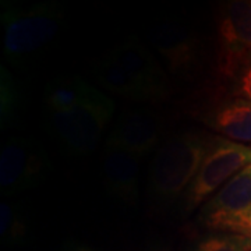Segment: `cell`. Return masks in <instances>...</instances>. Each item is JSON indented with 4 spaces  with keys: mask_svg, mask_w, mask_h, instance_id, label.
Segmentation results:
<instances>
[{
    "mask_svg": "<svg viewBox=\"0 0 251 251\" xmlns=\"http://www.w3.org/2000/svg\"><path fill=\"white\" fill-rule=\"evenodd\" d=\"M211 134L186 131L169 138L158 148L150 166V198L161 208L183 198L196 177Z\"/></svg>",
    "mask_w": 251,
    "mask_h": 251,
    "instance_id": "cell-1",
    "label": "cell"
},
{
    "mask_svg": "<svg viewBox=\"0 0 251 251\" xmlns=\"http://www.w3.org/2000/svg\"><path fill=\"white\" fill-rule=\"evenodd\" d=\"M4 54L13 63L35 54L62 32L66 9L60 1H45L31 7L10 3L1 6Z\"/></svg>",
    "mask_w": 251,
    "mask_h": 251,
    "instance_id": "cell-2",
    "label": "cell"
},
{
    "mask_svg": "<svg viewBox=\"0 0 251 251\" xmlns=\"http://www.w3.org/2000/svg\"><path fill=\"white\" fill-rule=\"evenodd\" d=\"M250 165V145L211 135L201 166L181 198L183 215L200 209L225 183Z\"/></svg>",
    "mask_w": 251,
    "mask_h": 251,
    "instance_id": "cell-3",
    "label": "cell"
},
{
    "mask_svg": "<svg viewBox=\"0 0 251 251\" xmlns=\"http://www.w3.org/2000/svg\"><path fill=\"white\" fill-rule=\"evenodd\" d=\"M115 113V102L94 90L78 106L67 112L49 113L53 133L73 155H88L97 150L105 127Z\"/></svg>",
    "mask_w": 251,
    "mask_h": 251,
    "instance_id": "cell-4",
    "label": "cell"
},
{
    "mask_svg": "<svg viewBox=\"0 0 251 251\" xmlns=\"http://www.w3.org/2000/svg\"><path fill=\"white\" fill-rule=\"evenodd\" d=\"M197 221L208 232L251 237V165L225 183L198 209Z\"/></svg>",
    "mask_w": 251,
    "mask_h": 251,
    "instance_id": "cell-5",
    "label": "cell"
},
{
    "mask_svg": "<svg viewBox=\"0 0 251 251\" xmlns=\"http://www.w3.org/2000/svg\"><path fill=\"white\" fill-rule=\"evenodd\" d=\"M251 57V0L221 4L216 16V74L230 80L244 60Z\"/></svg>",
    "mask_w": 251,
    "mask_h": 251,
    "instance_id": "cell-6",
    "label": "cell"
},
{
    "mask_svg": "<svg viewBox=\"0 0 251 251\" xmlns=\"http://www.w3.org/2000/svg\"><path fill=\"white\" fill-rule=\"evenodd\" d=\"M50 172L42 144L27 137H10L0 151V188L4 197L41 186Z\"/></svg>",
    "mask_w": 251,
    "mask_h": 251,
    "instance_id": "cell-7",
    "label": "cell"
},
{
    "mask_svg": "<svg viewBox=\"0 0 251 251\" xmlns=\"http://www.w3.org/2000/svg\"><path fill=\"white\" fill-rule=\"evenodd\" d=\"M194 116L221 137L251 147V103L234 97L226 87L198 102Z\"/></svg>",
    "mask_w": 251,
    "mask_h": 251,
    "instance_id": "cell-8",
    "label": "cell"
},
{
    "mask_svg": "<svg viewBox=\"0 0 251 251\" xmlns=\"http://www.w3.org/2000/svg\"><path fill=\"white\" fill-rule=\"evenodd\" d=\"M150 42L161 54L169 72L190 78L200 67V41L196 34L177 21H162L150 32Z\"/></svg>",
    "mask_w": 251,
    "mask_h": 251,
    "instance_id": "cell-9",
    "label": "cell"
},
{
    "mask_svg": "<svg viewBox=\"0 0 251 251\" xmlns=\"http://www.w3.org/2000/svg\"><path fill=\"white\" fill-rule=\"evenodd\" d=\"M135 82L145 91L150 102H162L171 95V82L153 53L135 38L117 44L112 50Z\"/></svg>",
    "mask_w": 251,
    "mask_h": 251,
    "instance_id": "cell-10",
    "label": "cell"
},
{
    "mask_svg": "<svg viewBox=\"0 0 251 251\" xmlns=\"http://www.w3.org/2000/svg\"><path fill=\"white\" fill-rule=\"evenodd\" d=\"M162 135V122L158 115L145 109H128L117 117L106 147H116L143 158L158 145Z\"/></svg>",
    "mask_w": 251,
    "mask_h": 251,
    "instance_id": "cell-11",
    "label": "cell"
},
{
    "mask_svg": "<svg viewBox=\"0 0 251 251\" xmlns=\"http://www.w3.org/2000/svg\"><path fill=\"white\" fill-rule=\"evenodd\" d=\"M138 156L116 147H106L102 156V175L112 197L134 205L138 198Z\"/></svg>",
    "mask_w": 251,
    "mask_h": 251,
    "instance_id": "cell-12",
    "label": "cell"
},
{
    "mask_svg": "<svg viewBox=\"0 0 251 251\" xmlns=\"http://www.w3.org/2000/svg\"><path fill=\"white\" fill-rule=\"evenodd\" d=\"M94 75L99 85L112 94L131 100L150 102L145 91L135 82L130 73L122 66L112 52L105 53L97 60L94 66Z\"/></svg>",
    "mask_w": 251,
    "mask_h": 251,
    "instance_id": "cell-13",
    "label": "cell"
},
{
    "mask_svg": "<svg viewBox=\"0 0 251 251\" xmlns=\"http://www.w3.org/2000/svg\"><path fill=\"white\" fill-rule=\"evenodd\" d=\"M94 90L95 87L78 75L57 77L46 85L44 92L45 108L49 113L72 110L88 98Z\"/></svg>",
    "mask_w": 251,
    "mask_h": 251,
    "instance_id": "cell-14",
    "label": "cell"
},
{
    "mask_svg": "<svg viewBox=\"0 0 251 251\" xmlns=\"http://www.w3.org/2000/svg\"><path fill=\"white\" fill-rule=\"evenodd\" d=\"M184 251H251V237L208 232L191 239Z\"/></svg>",
    "mask_w": 251,
    "mask_h": 251,
    "instance_id": "cell-15",
    "label": "cell"
},
{
    "mask_svg": "<svg viewBox=\"0 0 251 251\" xmlns=\"http://www.w3.org/2000/svg\"><path fill=\"white\" fill-rule=\"evenodd\" d=\"M0 236L7 246H17L25 239L27 224L17 205L10 202L0 204Z\"/></svg>",
    "mask_w": 251,
    "mask_h": 251,
    "instance_id": "cell-16",
    "label": "cell"
},
{
    "mask_svg": "<svg viewBox=\"0 0 251 251\" xmlns=\"http://www.w3.org/2000/svg\"><path fill=\"white\" fill-rule=\"evenodd\" d=\"M20 106V91L4 66L0 67V127L4 130L14 120Z\"/></svg>",
    "mask_w": 251,
    "mask_h": 251,
    "instance_id": "cell-17",
    "label": "cell"
},
{
    "mask_svg": "<svg viewBox=\"0 0 251 251\" xmlns=\"http://www.w3.org/2000/svg\"><path fill=\"white\" fill-rule=\"evenodd\" d=\"M225 87L234 97L246 99L251 103V57L243 62L237 72L233 74V77L227 82H225Z\"/></svg>",
    "mask_w": 251,
    "mask_h": 251,
    "instance_id": "cell-18",
    "label": "cell"
},
{
    "mask_svg": "<svg viewBox=\"0 0 251 251\" xmlns=\"http://www.w3.org/2000/svg\"><path fill=\"white\" fill-rule=\"evenodd\" d=\"M60 251H88V247L82 246V244H78L75 242H67L62 247Z\"/></svg>",
    "mask_w": 251,
    "mask_h": 251,
    "instance_id": "cell-19",
    "label": "cell"
},
{
    "mask_svg": "<svg viewBox=\"0 0 251 251\" xmlns=\"http://www.w3.org/2000/svg\"><path fill=\"white\" fill-rule=\"evenodd\" d=\"M148 251H169V249L166 247V246H163V244H152Z\"/></svg>",
    "mask_w": 251,
    "mask_h": 251,
    "instance_id": "cell-20",
    "label": "cell"
},
{
    "mask_svg": "<svg viewBox=\"0 0 251 251\" xmlns=\"http://www.w3.org/2000/svg\"><path fill=\"white\" fill-rule=\"evenodd\" d=\"M88 251H94V250H91V249H88Z\"/></svg>",
    "mask_w": 251,
    "mask_h": 251,
    "instance_id": "cell-21",
    "label": "cell"
}]
</instances>
